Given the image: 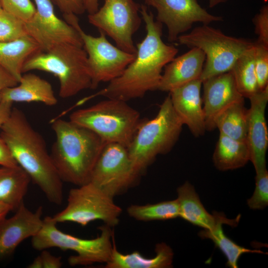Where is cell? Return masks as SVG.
Returning <instances> with one entry per match:
<instances>
[{"mask_svg": "<svg viewBox=\"0 0 268 268\" xmlns=\"http://www.w3.org/2000/svg\"><path fill=\"white\" fill-rule=\"evenodd\" d=\"M140 14L146 34L136 44L134 59L120 76L96 93L84 98L83 102L97 96L128 101L158 89L163 68L175 58L178 49L162 41V24L154 20L145 5H140Z\"/></svg>", "mask_w": 268, "mask_h": 268, "instance_id": "obj_1", "label": "cell"}, {"mask_svg": "<svg viewBox=\"0 0 268 268\" xmlns=\"http://www.w3.org/2000/svg\"><path fill=\"white\" fill-rule=\"evenodd\" d=\"M0 136L9 147L18 165L56 205L63 201V184L42 135L31 126L23 111L12 108L0 129Z\"/></svg>", "mask_w": 268, "mask_h": 268, "instance_id": "obj_2", "label": "cell"}, {"mask_svg": "<svg viewBox=\"0 0 268 268\" xmlns=\"http://www.w3.org/2000/svg\"><path fill=\"white\" fill-rule=\"evenodd\" d=\"M51 124L56 139L50 155L61 179L77 186L89 182L106 143L92 131L69 120L56 118Z\"/></svg>", "mask_w": 268, "mask_h": 268, "instance_id": "obj_3", "label": "cell"}, {"mask_svg": "<svg viewBox=\"0 0 268 268\" xmlns=\"http://www.w3.org/2000/svg\"><path fill=\"white\" fill-rule=\"evenodd\" d=\"M183 125L173 107L169 95L154 118L141 121L127 147L134 166L140 175L157 155L171 150L179 137Z\"/></svg>", "mask_w": 268, "mask_h": 268, "instance_id": "obj_4", "label": "cell"}, {"mask_svg": "<svg viewBox=\"0 0 268 268\" xmlns=\"http://www.w3.org/2000/svg\"><path fill=\"white\" fill-rule=\"evenodd\" d=\"M69 120L92 131L106 143L127 148L141 122L139 112L127 101L112 98L73 111Z\"/></svg>", "mask_w": 268, "mask_h": 268, "instance_id": "obj_5", "label": "cell"}, {"mask_svg": "<svg viewBox=\"0 0 268 268\" xmlns=\"http://www.w3.org/2000/svg\"><path fill=\"white\" fill-rule=\"evenodd\" d=\"M33 70L56 76L60 83L59 96L62 98L72 97L92 87L87 56L82 47L66 44L47 52H38L26 61L22 72Z\"/></svg>", "mask_w": 268, "mask_h": 268, "instance_id": "obj_6", "label": "cell"}, {"mask_svg": "<svg viewBox=\"0 0 268 268\" xmlns=\"http://www.w3.org/2000/svg\"><path fill=\"white\" fill-rule=\"evenodd\" d=\"M52 216L43 219L39 231L32 237L33 248L42 251L58 248L63 251L70 250L76 255L69 257L71 266H88L95 263H107L110 260L113 247V233L111 227L101 226L100 234L96 238H80L61 231Z\"/></svg>", "mask_w": 268, "mask_h": 268, "instance_id": "obj_7", "label": "cell"}, {"mask_svg": "<svg viewBox=\"0 0 268 268\" xmlns=\"http://www.w3.org/2000/svg\"><path fill=\"white\" fill-rule=\"evenodd\" d=\"M177 41L191 48H199L204 53L205 62L200 78L202 82L230 71L237 59L254 44L251 40L228 36L207 24L180 35Z\"/></svg>", "mask_w": 268, "mask_h": 268, "instance_id": "obj_8", "label": "cell"}, {"mask_svg": "<svg viewBox=\"0 0 268 268\" xmlns=\"http://www.w3.org/2000/svg\"><path fill=\"white\" fill-rule=\"evenodd\" d=\"M122 212L114 198L89 182L70 189L66 207L52 218L57 224L69 222L85 226L101 220L113 227L119 223Z\"/></svg>", "mask_w": 268, "mask_h": 268, "instance_id": "obj_9", "label": "cell"}, {"mask_svg": "<svg viewBox=\"0 0 268 268\" xmlns=\"http://www.w3.org/2000/svg\"><path fill=\"white\" fill-rule=\"evenodd\" d=\"M65 21L79 33L83 48L87 56V66L91 78V89L101 82H110L120 76L136 54L124 51L109 42L106 34L99 31L100 35L94 37L86 34L80 27L77 15H63Z\"/></svg>", "mask_w": 268, "mask_h": 268, "instance_id": "obj_10", "label": "cell"}, {"mask_svg": "<svg viewBox=\"0 0 268 268\" xmlns=\"http://www.w3.org/2000/svg\"><path fill=\"white\" fill-rule=\"evenodd\" d=\"M140 7L134 0H104L101 8L88 14V22L110 37L119 48L136 54L133 36L141 23Z\"/></svg>", "mask_w": 268, "mask_h": 268, "instance_id": "obj_11", "label": "cell"}, {"mask_svg": "<svg viewBox=\"0 0 268 268\" xmlns=\"http://www.w3.org/2000/svg\"><path fill=\"white\" fill-rule=\"evenodd\" d=\"M140 175L126 147L108 143L96 162L90 182L114 198L134 186Z\"/></svg>", "mask_w": 268, "mask_h": 268, "instance_id": "obj_12", "label": "cell"}, {"mask_svg": "<svg viewBox=\"0 0 268 268\" xmlns=\"http://www.w3.org/2000/svg\"><path fill=\"white\" fill-rule=\"evenodd\" d=\"M36 11L33 17L24 22L26 34L38 45L41 52H47L62 44L83 47L77 31L56 14L50 0H34Z\"/></svg>", "mask_w": 268, "mask_h": 268, "instance_id": "obj_13", "label": "cell"}, {"mask_svg": "<svg viewBox=\"0 0 268 268\" xmlns=\"http://www.w3.org/2000/svg\"><path fill=\"white\" fill-rule=\"evenodd\" d=\"M145 3L156 10V21L167 26L170 42L177 41L194 23L208 25L223 20L221 16L208 13L198 0H145Z\"/></svg>", "mask_w": 268, "mask_h": 268, "instance_id": "obj_14", "label": "cell"}, {"mask_svg": "<svg viewBox=\"0 0 268 268\" xmlns=\"http://www.w3.org/2000/svg\"><path fill=\"white\" fill-rule=\"evenodd\" d=\"M42 206L33 212L21 203L9 218L0 221V262L12 255L24 240L34 236L42 226Z\"/></svg>", "mask_w": 268, "mask_h": 268, "instance_id": "obj_15", "label": "cell"}, {"mask_svg": "<svg viewBox=\"0 0 268 268\" xmlns=\"http://www.w3.org/2000/svg\"><path fill=\"white\" fill-rule=\"evenodd\" d=\"M249 99L250 107L247 110L246 142L250 150V161L256 173L267 169L268 130L265 112L268 102V86Z\"/></svg>", "mask_w": 268, "mask_h": 268, "instance_id": "obj_16", "label": "cell"}, {"mask_svg": "<svg viewBox=\"0 0 268 268\" xmlns=\"http://www.w3.org/2000/svg\"><path fill=\"white\" fill-rule=\"evenodd\" d=\"M202 84L205 128L211 131L216 128L219 115L233 104L244 101V97L239 92L230 70L210 77Z\"/></svg>", "mask_w": 268, "mask_h": 268, "instance_id": "obj_17", "label": "cell"}, {"mask_svg": "<svg viewBox=\"0 0 268 268\" xmlns=\"http://www.w3.org/2000/svg\"><path fill=\"white\" fill-rule=\"evenodd\" d=\"M202 81L198 79L170 91L173 107L183 125L198 137L206 130L202 100L201 95Z\"/></svg>", "mask_w": 268, "mask_h": 268, "instance_id": "obj_18", "label": "cell"}, {"mask_svg": "<svg viewBox=\"0 0 268 268\" xmlns=\"http://www.w3.org/2000/svg\"><path fill=\"white\" fill-rule=\"evenodd\" d=\"M177 192L179 217L194 225L209 230L219 223L232 227L237 226L239 223L240 214L236 218L230 219L222 213H209L201 201L194 186L188 182L179 187Z\"/></svg>", "mask_w": 268, "mask_h": 268, "instance_id": "obj_19", "label": "cell"}, {"mask_svg": "<svg viewBox=\"0 0 268 268\" xmlns=\"http://www.w3.org/2000/svg\"><path fill=\"white\" fill-rule=\"evenodd\" d=\"M205 59L204 53L195 47L174 58L164 67L157 90L170 92L188 82L200 79Z\"/></svg>", "mask_w": 268, "mask_h": 268, "instance_id": "obj_20", "label": "cell"}, {"mask_svg": "<svg viewBox=\"0 0 268 268\" xmlns=\"http://www.w3.org/2000/svg\"><path fill=\"white\" fill-rule=\"evenodd\" d=\"M14 102H40L53 106L58 100L52 85L47 80L32 73L22 74L18 84L4 89L1 100Z\"/></svg>", "mask_w": 268, "mask_h": 268, "instance_id": "obj_21", "label": "cell"}, {"mask_svg": "<svg viewBox=\"0 0 268 268\" xmlns=\"http://www.w3.org/2000/svg\"><path fill=\"white\" fill-rule=\"evenodd\" d=\"M155 256L144 257L139 252L123 254L117 250L113 238V247L106 268H168L172 266L174 253L166 243H158L155 248Z\"/></svg>", "mask_w": 268, "mask_h": 268, "instance_id": "obj_22", "label": "cell"}, {"mask_svg": "<svg viewBox=\"0 0 268 268\" xmlns=\"http://www.w3.org/2000/svg\"><path fill=\"white\" fill-rule=\"evenodd\" d=\"M40 51L38 45L28 35L13 41L0 42V66L19 82L25 62Z\"/></svg>", "mask_w": 268, "mask_h": 268, "instance_id": "obj_23", "label": "cell"}, {"mask_svg": "<svg viewBox=\"0 0 268 268\" xmlns=\"http://www.w3.org/2000/svg\"><path fill=\"white\" fill-rule=\"evenodd\" d=\"M249 161L250 152L246 141L219 134L213 154V161L218 170L238 169L245 166Z\"/></svg>", "mask_w": 268, "mask_h": 268, "instance_id": "obj_24", "label": "cell"}, {"mask_svg": "<svg viewBox=\"0 0 268 268\" xmlns=\"http://www.w3.org/2000/svg\"><path fill=\"white\" fill-rule=\"evenodd\" d=\"M31 179L19 166L0 168V202L16 210L23 202Z\"/></svg>", "mask_w": 268, "mask_h": 268, "instance_id": "obj_25", "label": "cell"}, {"mask_svg": "<svg viewBox=\"0 0 268 268\" xmlns=\"http://www.w3.org/2000/svg\"><path fill=\"white\" fill-rule=\"evenodd\" d=\"M230 71L244 97L249 98L259 91L255 68L254 42L237 59Z\"/></svg>", "mask_w": 268, "mask_h": 268, "instance_id": "obj_26", "label": "cell"}, {"mask_svg": "<svg viewBox=\"0 0 268 268\" xmlns=\"http://www.w3.org/2000/svg\"><path fill=\"white\" fill-rule=\"evenodd\" d=\"M220 134L233 139L246 141L247 110L244 100L233 104L224 110L216 121Z\"/></svg>", "mask_w": 268, "mask_h": 268, "instance_id": "obj_27", "label": "cell"}, {"mask_svg": "<svg viewBox=\"0 0 268 268\" xmlns=\"http://www.w3.org/2000/svg\"><path fill=\"white\" fill-rule=\"evenodd\" d=\"M223 224V223H219L211 229H203L199 235L202 238L209 239L214 243L227 259V266L231 268H238L239 259L245 253L266 254L261 250L249 249L236 244L225 235Z\"/></svg>", "mask_w": 268, "mask_h": 268, "instance_id": "obj_28", "label": "cell"}, {"mask_svg": "<svg viewBox=\"0 0 268 268\" xmlns=\"http://www.w3.org/2000/svg\"><path fill=\"white\" fill-rule=\"evenodd\" d=\"M130 216L138 220H165L179 217L177 199L144 205L133 204L127 208Z\"/></svg>", "mask_w": 268, "mask_h": 268, "instance_id": "obj_29", "label": "cell"}, {"mask_svg": "<svg viewBox=\"0 0 268 268\" xmlns=\"http://www.w3.org/2000/svg\"><path fill=\"white\" fill-rule=\"evenodd\" d=\"M26 34L24 22L2 10L0 11V42L13 41Z\"/></svg>", "mask_w": 268, "mask_h": 268, "instance_id": "obj_30", "label": "cell"}, {"mask_svg": "<svg viewBox=\"0 0 268 268\" xmlns=\"http://www.w3.org/2000/svg\"><path fill=\"white\" fill-rule=\"evenodd\" d=\"M256 186L247 204L252 209H262L268 205V172L267 169L256 172Z\"/></svg>", "mask_w": 268, "mask_h": 268, "instance_id": "obj_31", "label": "cell"}, {"mask_svg": "<svg viewBox=\"0 0 268 268\" xmlns=\"http://www.w3.org/2000/svg\"><path fill=\"white\" fill-rule=\"evenodd\" d=\"M255 68L259 91L268 86V46L254 42Z\"/></svg>", "mask_w": 268, "mask_h": 268, "instance_id": "obj_32", "label": "cell"}, {"mask_svg": "<svg viewBox=\"0 0 268 268\" xmlns=\"http://www.w3.org/2000/svg\"><path fill=\"white\" fill-rule=\"evenodd\" d=\"M1 8L25 22L36 12V6L30 0H0Z\"/></svg>", "mask_w": 268, "mask_h": 268, "instance_id": "obj_33", "label": "cell"}, {"mask_svg": "<svg viewBox=\"0 0 268 268\" xmlns=\"http://www.w3.org/2000/svg\"><path fill=\"white\" fill-rule=\"evenodd\" d=\"M257 42L268 46V5H264L253 19Z\"/></svg>", "mask_w": 268, "mask_h": 268, "instance_id": "obj_34", "label": "cell"}, {"mask_svg": "<svg viewBox=\"0 0 268 268\" xmlns=\"http://www.w3.org/2000/svg\"><path fill=\"white\" fill-rule=\"evenodd\" d=\"M58 7L63 15L83 14L85 10L82 0H50Z\"/></svg>", "mask_w": 268, "mask_h": 268, "instance_id": "obj_35", "label": "cell"}, {"mask_svg": "<svg viewBox=\"0 0 268 268\" xmlns=\"http://www.w3.org/2000/svg\"><path fill=\"white\" fill-rule=\"evenodd\" d=\"M0 165L1 167H14L18 165L4 140L0 136Z\"/></svg>", "mask_w": 268, "mask_h": 268, "instance_id": "obj_36", "label": "cell"}, {"mask_svg": "<svg viewBox=\"0 0 268 268\" xmlns=\"http://www.w3.org/2000/svg\"><path fill=\"white\" fill-rule=\"evenodd\" d=\"M39 256L43 268H60L62 267L61 257L55 256L46 250H42Z\"/></svg>", "mask_w": 268, "mask_h": 268, "instance_id": "obj_37", "label": "cell"}, {"mask_svg": "<svg viewBox=\"0 0 268 268\" xmlns=\"http://www.w3.org/2000/svg\"><path fill=\"white\" fill-rule=\"evenodd\" d=\"M18 81L5 69L0 66V102L2 91L7 87L17 85Z\"/></svg>", "mask_w": 268, "mask_h": 268, "instance_id": "obj_38", "label": "cell"}, {"mask_svg": "<svg viewBox=\"0 0 268 268\" xmlns=\"http://www.w3.org/2000/svg\"><path fill=\"white\" fill-rule=\"evenodd\" d=\"M13 103L0 101V129L10 116Z\"/></svg>", "mask_w": 268, "mask_h": 268, "instance_id": "obj_39", "label": "cell"}, {"mask_svg": "<svg viewBox=\"0 0 268 268\" xmlns=\"http://www.w3.org/2000/svg\"><path fill=\"white\" fill-rule=\"evenodd\" d=\"M84 8L88 14L95 12L98 9L99 0H82Z\"/></svg>", "mask_w": 268, "mask_h": 268, "instance_id": "obj_40", "label": "cell"}, {"mask_svg": "<svg viewBox=\"0 0 268 268\" xmlns=\"http://www.w3.org/2000/svg\"><path fill=\"white\" fill-rule=\"evenodd\" d=\"M13 210L9 205L0 202V221L5 218L7 214Z\"/></svg>", "mask_w": 268, "mask_h": 268, "instance_id": "obj_41", "label": "cell"}, {"mask_svg": "<svg viewBox=\"0 0 268 268\" xmlns=\"http://www.w3.org/2000/svg\"><path fill=\"white\" fill-rule=\"evenodd\" d=\"M29 268H43L41 259L40 256H37L34 259L33 261L28 265Z\"/></svg>", "mask_w": 268, "mask_h": 268, "instance_id": "obj_42", "label": "cell"}, {"mask_svg": "<svg viewBox=\"0 0 268 268\" xmlns=\"http://www.w3.org/2000/svg\"><path fill=\"white\" fill-rule=\"evenodd\" d=\"M227 0H209V6L213 7L217 4L226 2Z\"/></svg>", "mask_w": 268, "mask_h": 268, "instance_id": "obj_43", "label": "cell"}, {"mask_svg": "<svg viewBox=\"0 0 268 268\" xmlns=\"http://www.w3.org/2000/svg\"><path fill=\"white\" fill-rule=\"evenodd\" d=\"M2 9L1 7L0 3V11H1Z\"/></svg>", "mask_w": 268, "mask_h": 268, "instance_id": "obj_44", "label": "cell"}]
</instances>
